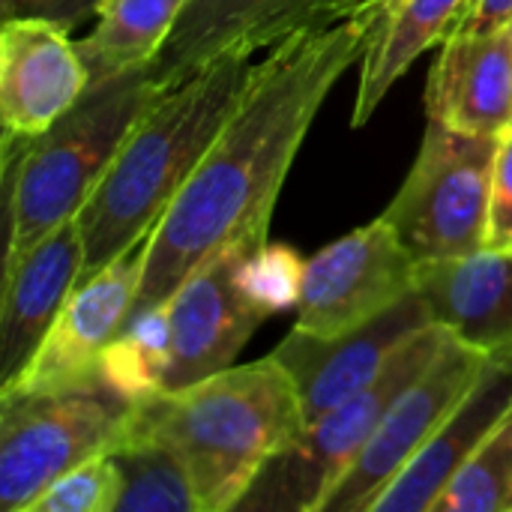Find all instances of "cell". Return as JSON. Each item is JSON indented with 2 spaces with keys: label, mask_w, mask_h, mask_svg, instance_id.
Here are the masks:
<instances>
[{
  "label": "cell",
  "mask_w": 512,
  "mask_h": 512,
  "mask_svg": "<svg viewBox=\"0 0 512 512\" xmlns=\"http://www.w3.org/2000/svg\"><path fill=\"white\" fill-rule=\"evenodd\" d=\"M123 495V471L114 453L81 462L57 477L30 512H117Z\"/></svg>",
  "instance_id": "obj_25"
},
{
  "label": "cell",
  "mask_w": 512,
  "mask_h": 512,
  "mask_svg": "<svg viewBox=\"0 0 512 512\" xmlns=\"http://www.w3.org/2000/svg\"><path fill=\"white\" fill-rule=\"evenodd\" d=\"M99 3H102V0H48V6H45L42 15H48L51 21H57V24H63V27H69V30H75L84 18L96 15V6H99Z\"/></svg>",
  "instance_id": "obj_28"
},
{
  "label": "cell",
  "mask_w": 512,
  "mask_h": 512,
  "mask_svg": "<svg viewBox=\"0 0 512 512\" xmlns=\"http://www.w3.org/2000/svg\"><path fill=\"white\" fill-rule=\"evenodd\" d=\"M255 63L225 54L168 87L135 123L114 165L78 213L84 279L144 243L240 105Z\"/></svg>",
  "instance_id": "obj_3"
},
{
  "label": "cell",
  "mask_w": 512,
  "mask_h": 512,
  "mask_svg": "<svg viewBox=\"0 0 512 512\" xmlns=\"http://www.w3.org/2000/svg\"><path fill=\"white\" fill-rule=\"evenodd\" d=\"M512 24V0H471L456 33H498Z\"/></svg>",
  "instance_id": "obj_27"
},
{
  "label": "cell",
  "mask_w": 512,
  "mask_h": 512,
  "mask_svg": "<svg viewBox=\"0 0 512 512\" xmlns=\"http://www.w3.org/2000/svg\"><path fill=\"white\" fill-rule=\"evenodd\" d=\"M471 0H405L378 33L363 57L351 126L369 123L393 84L411 69V63L432 45H444L462 24Z\"/></svg>",
  "instance_id": "obj_19"
},
{
  "label": "cell",
  "mask_w": 512,
  "mask_h": 512,
  "mask_svg": "<svg viewBox=\"0 0 512 512\" xmlns=\"http://www.w3.org/2000/svg\"><path fill=\"white\" fill-rule=\"evenodd\" d=\"M507 30H510V42H512V24H510V27H507Z\"/></svg>",
  "instance_id": "obj_31"
},
{
  "label": "cell",
  "mask_w": 512,
  "mask_h": 512,
  "mask_svg": "<svg viewBox=\"0 0 512 512\" xmlns=\"http://www.w3.org/2000/svg\"><path fill=\"white\" fill-rule=\"evenodd\" d=\"M162 93L150 63L120 72L90 84L51 129L3 150L9 225L3 273L42 237L78 219L135 123Z\"/></svg>",
  "instance_id": "obj_4"
},
{
  "label": "cell",
  "mask_w": 512,
  "mask_h": 512,
  "mask_svg": "<svg viewBox=\"0 0 512 512\" xmlns=\"http://www.w3.org/2000/svg\"><path fill=\"white\" fill-rule=\"evenodd\" d=\"M132 402L102 375L48 393L0 396V510L30 512L66 471L114 453Z\"/></svg>",
  "instance_id": "obj_6"
},
{
  "label": "cell",
  "mask_w": 512,
  "mask_h": 512,
  "mask_svg": "<svg viewBox=\"0 0 512 512\" xmlns=\"http://www.w3.org/2000/svg\"><path fill=\"white\" fill-rule=\"evenodd\" d=\"M381 15L375 6L309 27L255 63L231 120L147 237L132 315L171 294L225 246H264L282 183L339 78L363 63Z\"/></svg>",
  "instance_id": "obj_1"
},
{
  "label": "cell",
  "mask_w": 512,
  "mask_h": 512,
  "mask_svg": "<svg viewBox=\"0 0 512 512\" xmlns=\"http://www.w3.org/2000/svg\"><path fill=\"white\" fill-rule=\"evenodd\" d=\"M429 120L468 135H504L512 126L510 30L453 33L426 84Z\"/></svg>",
  "instance_id": "obj_18"
},
{
  "label": "cell",
  "mask_w": 512,
  "mask_h": 512,
  "mask_svg": "<svg viewBox=\"0 0 512 512\" xmlns=\"http://www.w3.org/2000/svg\"><path fill=\"white\" fill-rule=\"evenodd\" d=\"M90 87L69 27L48 15L3 18L0 27V120L3 150L51 129Z\"/></svg>",
  "instance_id": "obj_13"
},
{
  "label": "cell",
  "mask_w": 512,
  "mask_h": 512,
  "mask_svg": "<svg viewBox=\"0 0 512 512\" xmlns=\"http://www.w3.org/2000/svg\"><path fill=\"white\" fill-rule=\"evenodd\" d=\"M489 354L459 342L453 333L426 366V372L390 405L387 417L357 453L324 512H369L372 501L396 480V474L429 444L450 411L474 387Z\"/></svg>",
  "instance_id": "obj_9"
},
{
  "label": "cell",
  "mask_w": 512,
  "mask_h": 512,
  "mask_svg": "<svg viewBox=\"0 0 512 512\" xmlns=\"http://www.w3.org/2000/svg\"><path fill=\"white\" fill-rule=\"evenodd\" d=\"M249 252L252 246H225L171 294V363L165 390H180L231 369L252 333L267 321L237 285V267Z\"/></svg>",
  "instance_id": "obj_14"
},
{
  "label": "cell",
  "mask_w": 512,
  "mask_h": 512,
  "mask_svg": "<svg viewBox=\"0 0 512 512\" xmlns=\"http://www.w3.org/2000/svg\"><path fill=\"white\" fill-rule=\"evenodd\" d=\"M369 0H186L174 30L150 60L153 81L168 90L225 54L276 48L288 36L336 24Z\"/></svg>",
  "instance_id": "obj_10"
},
{
  "label": "cell",
  "mask_w": 512,
  "mask_h": 512,
  "mask_svg": "<svg viewBox=\"0 0 512 512\" xmlns=\"http://www.w3.org/2000/svg\"><path fill=\"white\" fill-rule=\"evenodd\" d=\"M501 510H512V405L432 507V512Z\"/></svg>",
  "instance_id": "obj_22"
},
{
  "label": "cell",
  "mask_w": 512,
  "mask_h": 512,
  "mask_svg": "<svg viewBox=\"0 0 512 512\" xmlns=\"http://www.w3.org/2000/svg\"><path fill=\"white\" fill-rule=\"evenodd\" d=\"M186 0H102L96 24L75 39L90 84L147 66L174 30Z\"/></svg>",
  "instance_id": "obj_20"
},
{
  "label": "cell",
  "mask_w": 512,
  "mask_h": 512,
  "mask_svg": "<svg viewBox=\"0 0 512 512\" xmlns=\"http://www.w3.org/2000/svg\"><path fill=\"white\" fill-rule=\"evenodd\" d=\"M171 363V315L168 303L141 309L126 318L123 330L105 348L99 360L102 381L126 396L141 402L165 390V375Z\"/></svg>",
  "instance_id": "obj_21"
},
{
  "label": "cell",
  "mask_w": 512,
  "mask_h": 512,
  "mask_svg": "<svg viewBox=\"0 0 512 512\" xmlns=\"http://www.w3.org/2000/svg\"><path fill=\"white\" fill-rule=\"evenodd\" d=\"M447 339L450 330L441 324H429L408 339L369 387L309 423L306 435L261 471L237 510L324 512L333 489L369 444L390 405L426 372Z\"/></svg>",
  "instance_id": "obj_5"
},
{
  "label": "cell",
  "mask_w": 512,
  "mask_h": 512,
  "mask_svg": "<svg viewBox=\"0 0 512 512\" xmlns=\"http://www.w3.org/2000/svg\"><path fill=\"white\" fill-rule=\"evenodd\" d=\"M414 291L459 342L495 354L512 348V252L480 249L471 255L417 264Z\"/></svg>",
  "instance_id": "obj_17"
},
{
  "label": "cell",
  "mask_w": 512,
  "mask_h": 512,
  "mask_svg": "<svg viewBox=\"0 0 512 512\" xmlns=\"http://www.w3.org/2000/svg\"><path fill=\"white\" fill-rule=\"evenodd\" d=\"M306 411L273 357L132 402L120 444L147 441L183 465L198 512H231L261 471L306 435Z\"/></svg>",
  "instance_id": "obj_2"
},
{
  "label": "cell",
  "mask_w": 512,
  "mask_h": 512,
  "mask_svg": "<svg viewBox=\"0 0 512 512\" xmlns=\"http://www.w3.org/2000/svg\"><path fill=\"white\" fill-rule=\"evenodd\" d=\"M123 471L117 512H198L189 477L177 456L159 444L132 441L114 450Z\"/></svg>",
  "instance_id": "obj_23"
},
{
  "label": "cell",
  "mask_w": 512,
  "mask_h": 512,
  "mask_svg": "<svg viewBox=\"0 0 512 512\" xmlns=\"http://www.w3.org/2000/svg\"><path fill=\"white\" fill-rule=\"evenodd\" d=\"M512 405V348L486 357L474 387L369 512H432L435 501Z\"/></svg>",
  "instance_id": "obj_15"
},
{
  "label": "cell",
  "mask_w": 512,
  "mask_h": 512,
  "mask_svg": "<svg viewBox=\"0 0 512 512\" xmlns=\"http://www.w3.org/2000/svg\"><path fill=\"white\" fill-rule=\"evenodd\" d=\"M498 141L501 135H468L429 120L417 159L384 210L417 261L489 246Z\"/></svg>",
  "instance_id": "obj_7"
},
{
  "label": "cell",
  "mask_w": 512,
  "mask_h": 512,
  "mask_svg": "<svg viewBox=\"0 0 512 512\" xmlns=\"http://www.w3.org/2000/svg\"><path fill=\"white\" fill-rule=\"evenodd\" d=\"M306 261L288 243H264L252 249L237 267V285L243 297L267 318L285 309H297L303 294Z\"/></svg>",
  "instance_id": "obj_24"
},
{
  "label": "cell",
  "mask_w": 512,
  "mask_h": 512,
  "mask_svg": "<svg viewBox=\"0 0 512 512\" xmlns=\"http://www.w3.org/2000/svg\"><path fill=\"white\" fill-rule=\"evenodd\" d=\"M369 3H372V6H375V12L381 15V21H387V18H390V15H393L405 0H369Z\"/></svg>",
  "instance_id": "obj_30"
},
{
  "label": "cell",
  "mask_w": 512,
  "mask_h": 512,
  "mask_svg": "<svg viewBox=\"0 0 512 512\" xmlns=\"http://www.w3.org/2000/svg\"><path fill=\"white\" fill-rule=\"evenodd\" d=\"M489 249H512V126L501 135L495 153Z\"/></svg>",
  "instance_id": "obj_26"
},
{
  "label": "cell",
  "mask_w": 512,
  "mask_h": 512,
  "mask_svg": "<svg viewBox=\"0 0 512 512\" xmlns=\"http://www.w3.org/2000/svg\"><path fill=\"white\" fill-rule=\"evenodd\" d=\"M48 6V0H0L3 18H15V15H42Z\"/></svg>",
  "instance_id": "obj_29"
},
{
  "label": "cell",
  "mask_w": 512,
  "mask_h": 512,
  "mask_svg": "<svg viewBox=\"0 0 512 512\" xmlns=\"http://www.w3.org/2000/svg\"><path fill=\"white\" fill-rule=\"evenodd\" d=\"M510 252H512V249H510Z\"/></svg>",
  "instance_id": "obj_32"
},
{
  "label": "cell",
  "mask_w": 512,
  "mask_h": 512,
  "mask_svg": "<svg viewBox=\"0 0 512 512\" xmlns=\"http://www.w3.org/2000/svg\"><path fill=\"white\" fill-rule=\"evenodd\" d=\"M417 264L384 216L339 237L306 261L294 327L333 339L378 318L414 294Z\"/></svg>",
  "instance_id": "obj_8"
},
{
  "label": "cell",
  "mask_w": 512,
  "mask_h": 512,
  "mask_svg": "<svg viewBox=\"0 0 512 512\" xmlns=\"http://www.w3.org/2000/svg\"><path fill=\"white\" fill-rule=\"evenodd\" d=\"M429 324H435L432 312L414 291L378 318L333 339H318L294 327L273 348V357L294 378L306 420L315 423L369 387L390 357Z\"/></svg>",
  "instance_id": "obj_12"
},
{
  "label": "cell",
  "mask_w": 512,
  "mask_h": 512,
  "mask_svg": "<svg viewBox=\"0 0 512 512\" xmlns=\"http://www.w3.org/2000/svg\"><path fill=\"white\" fill-rule=\"evenodd\" d=\"M84 279V237L78 219L42 237L3 273L0 297V387L36 354L54 318Z\"/></svg>",
  "instance_id": "obj_16"
},
{
  "label": "cell",
  "mask_w": 512,
  "mask_h": 512,
  "mask_svg": "<svg viewBox=\"0 0 512 512\" xmlns=\"http://www.w3.org/2000/svg\"><path fill=\"white\" fill-rule=\"evenodd\" d=\"M147 240L81 279L30 363L0 387V396L48 393L99 378V360L132 315Z\"/></svg>",
  "instance_id": "obj_11"
}]
</instances>
